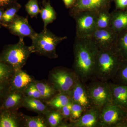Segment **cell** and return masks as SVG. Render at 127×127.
Masks as SVG:
<instances>
[{
  "mask_svg": "<svg viewBox=\"0 0 127 127\" xmlns=\"http://www.w3.org/2000/svg\"><path fill=\"white\" fill-rule=\"evenodd\" d=\"M99 49L90 38L76 37L73 46V70L85 83L94 78L95 64Z\"/></svg>",
  "mask_w": 127,
  "mask_h": 127,
  "instance_id": "cell-1",
  "label": "cell"
},
{
  "mask_svg": "<svg viewBox=\"0 0 127 127\" xmlns=\"http://www.w3.org/2000/svg\"><path fill=\"white\" fill-rule=\"evenodd\" d=\"M124 60L116 47L99 50L94 78L103 82H108L112 79Z\"/></svg>",
  "mask_w": 127,
  "mask_h": 127,
  "instance_id": "cell-2",
  "label": "cell"
},
{
  "mask_svg": "<svg viewBox=\"0 0 127 127\" xmlns=\"http://www.w3.org/2000/svg\"><path fill=\"white\" fill-rule=\"evenodd\" d=\"M67 38L66 36L56 35L47 28L43 29L31 39L32 44L30 46L32 53L55 59L58 57L56 53L57 46Z\"/></svg>",
  "mask_w": 127,
  "mask_h": 127,
  "instance_id": "cell-3",
  "label": "cell"
},
{
  "mask_svg": "<svg viewBox=\"0 0 127 127\" xmlns=\"http://www.w3.org/2000/svg\"><path fill=\"white\" fill-rule=\"evenodd\" d=\"M32 53L30 46L25 45L24 39L19 38L17 43L6 46L0 53V57L16 71L23 68Z\"/></svg>",
  "mask_w": 127,
  "mask_h": 127,
  "instance_id": "cell-4",
  "label": "cell"
},
{
  "mask_svg": "<svg viewBox=\"0 0 127 127\" xmlns=\"http://www.w3.org/2000/svg\"><path fill=\"white\" fill-rule=\"evenodd\" d=\"M48 77L49 82L58 92L67 94L79 80L73 70L62 67L52 70Z\"/></svg>",
  "mask_w": 127,
  "mask_h": 127,
  "instance_id": "cell-5",
  "label": "cell"
},
{
  "mask_svg": "<svg viewBox=\"0 0 127 127\" xmlns=\"http://www.w3.org/2000/svg\"><path fill=\"white\" fill-rule=\"evenodd\" d=\"M127 110L113 103L100 109L99 123L101 127H127Z\"/></svg>",
  "mask_w": 127,
  "mask_h": 127,
  "instance_id": "cell-6",
  "label": "cell"
},
{
  "mask_svg": "<svg viewBox=\"0 0 127 127\" xmlns=\"http://www.w3.org/2000/svg\"><path fill=\"white\" fill-rule=\"evenodd\" d=\"M88 96L92 107L101 109L113 103L109 83L98 80L87 86Z\"/></svg>",
  "mask_w": 127,
  "mask_h": 127,
  "instance_id": "cell-7",
  "label": "cell"
},
{
  "mask_svg": "<svg viewBox=\"0 0 127 127\" xmlns=\"http://www.w3.org/2000/svg\"><path fill=\"white\" fill-rule=\"evenodd\" d=\"M98 12L84 11L73 17L76 23V37L88 38L96 30V21Z\"/></svg>",
  "mask_w": 127,
  "mask_h": 127,
  "instance_id": "cell-8",
  "label": "cell"
},
{
  "mask_svg": "<svg viewBox=\"0 0 127 127\" xmlns=\"http://www.w3.org/2000/svg\"><path fill=\"white\" fill-rule=\"evenodd\" d=\"M113 0H75V3L69 11L73 17L76 14L84 11L99 12L109 10Z\"/></svg>",
  "mask_w": 127,
  "mask_h": 127,
  "instance_id": "cell-9",
  "label": "cell"
},
{
  "mask_svg": "<svg viewBox=\"0 0 127 127\" xmlns=\"http://www.w3.org/2000/svg\"><path fill=\"white\" fill-rule=\"evenodd\" d=\"M118 33L111 28L96 29L90 38L99 50L116 47Z\"/></svg>",
  "mask_w": 127,
  "mask_h": 127,
  "instance_id": "cell-10",
  "label": "cell"
},
{
  "mask_svg": "<svg viewBox=\"0 0 127 127\" xmlns=\"http://www.w3.org/2000/svg\"><path fill=\"white\" fill-rule=\"evenodd\" d=\"M6 28L12 34L21 39L25 37L31 39L37 33L30 26L27 17L17 15Z\"/></svg>",
  "mask_w": 127,
  "mask_h": 127,
  "instance_id": "cell-11",
  "label": "cell"
},
{
  "mask_svg": "<svg viewBox=\"0 0 127 127\" xmlns=\"http://www.w3.org/2000/svg\"><path fill=\"white\" fill-rule=\"evenodd\" d=\"M100 110L96 107H91L78 119L68 124V127H101L99 121Z\"/></svg>",
  "mask_w": 127,
  "mask_h": 127,
  "instance_id": "cell-12",
  "label": "cell"
},
{
  "mask_svg": "<svg viewBox=\"0 0 127 127\" xmlns=\"http://www.w3.org/2000/svg\"><path fill=\"white\" fill-rule=\"evenodd\" d=\"M67 95L72 102L80 104L86 110L92 107L87 86L80 80L77 82Z\"/></svg>",
  "mask_w": 127,
  "mask_h": 127,
  "instance_id": "cell-13",
  "label": "cell"
},
{
  "mask_svg": "<svg viewBox=\"0 0 127 127\" xmlns=\"http://www.w3.org/2000/svg\"><path fill=\"white\" fill-rule=\"evenodd\" d=\"M34 80L22 69L15 71L9 82V90L23 93L28 86Z\"/></svg>",
  "mask_w": 127,
  "mask_h": 127,
  "instance_id": "cell-14",
  "label": "cell"
},
{
  "mask_svg": "<svg viewBox=\"0 0 127 127\" xmlns=\"http://www.w3.org/2000/svg\"><path fill=\"white\" fill-rule=\"evenodd\" d=\"M24 96L23 93L21 92L9 90L0 103V110H18L22 106Z\"/></svg>",
  "mask_w": 127,
  "mask_h": 127,
  "instance_id": "cell-15",
  "label": "cell"
},
{
  "mask_svg": "<svg viewBox=\"0 0 127 127\" xmlns=\"http://www.w3.org/2000/svg\"><path fill=\"white\" fill-rule=\"evenodd\" d=\"M20 127L21 120L17 110H0V127Z\"/></svg>",
  "mask_w": 127,
  "mask_h": 127,
  "instance_id": "cell-16",
  "label": "cell"
},
{
  "mask_svg": "<svg viewBox=\"0 0 127 127\" xmlns=\"http://www.w3.org/2000/svg\"><path fill=\"white\" fill-rule=\"evenodd\" d=\"M113 103L127 110V85L109 83Z\"/></svg>",
  "mask_w": 127,
  "mask_h": 127,
  "instance_id": "cell-17",
  "label": "cell"
},
{
  "mask_svg": "<svg viewBox=\"0 0 127 127\" xmlns=\"http://www.w3.org/2000/svg\"><path fill=\"white\" fill-rule=\"evenodd\" d=\"M42 101H43L40 99L29 97L24 95L22 102V106L39 114L45 115L52 109Z\"/></svg>",
  "mask_w": 127,
  "mask_h": 127,
  "instance_id": "cell-18",
  "label": "cell"
},
{
  "mask_svg": "<svg viewBox=\"0 0 127 127\" xmlns=\"http://www.w3.org/2000/svg\"><path fill=\"white\" fill-rule=\"evenodd\" d=\"M111 14V28L118 33L127 28V11L116 9Z\"/></svg>",
  "mask_w": 127,
  "mask_h": 127,
  "instance_id": "cell-19",
  "label": "cell"
},
{
  "mask_svg": "<svg viewBox=\"0 0 127 127\" xmlns=\"http://www.w3.org/2000/svg\"><path fill=\"white\" fill-rule=\"evenodd\" d=\"M34 83L40 94L42 101L50 100L59 93L49 81H34Z\"/></svg>",
  "mask_w": 127,
  "mask_h": 127,
  "instance_id": "cell-20",
  "label": "cell"
},
{
  "mask_svg": "<svg viewBox=\"0 0 127 127\" xmlns=\"http://www.w3.org/2000/svg\"><path fill=\"white\" fill-rule=\"evenodd\" d=\"M22 127H49L45 115L39 114L36 116H29L20 113Z\"/></svg>",
  "mask_w": 127,
  "mask_h": 127,
  "instance_id": "cell-21",
  "label": "cell"
},
{
  "mask_svg": "<svg viewBox=\"0 0 127 127\" xmlns=\"http://www.w3.org/2000/svg\"><path fill=\"white\" fill-rule=\"evenodd\" d=\"M71 101L67 94L59 93L50 100L45 101V102L51 109L58 110Z\"/></svg>",
  "mask_w": 127,
  "mask_h": 127,
  "instance_id": "cell-22",
  "label": "cell"
},
{
  "mask_svg": "<svg viewBox=\"0 0 127 127\" xmlns=\"http://www.w3.org/2000/svg\"><path fill=\"white\" fill-rule=\"evenodd\" d=\"M41 17L43 21V29H46L48 25L51 23L56 19V13L50 2L44 4L40 9Z\"/></svg>",
  "mask_w": 127,
  "mask_h": 127,
  "instance_id": "cell-23",
  "label": "cell"
},
{
  "mask_svg": "<svg viewBox=\"0 0 127 127\" xmlns=\"http://www.w3.org/2000/svg\"><path fill=\"white\" fill-rule=\"evenodd\" d=\"M116 47L124 60H127V28L118 33Z\"/></svg>",
  "mask_w": 127,
  "mask_h": 127,
  "instance_id": "cell-24",
  "label": "cell"
},
{
  "mask_svg": "<svg viewBox=\"0 0 127 127\" xmlns=\"http://www.w3.org/2000/svg\"><path fill=\"white\" fill-rule=\"evenodd\" d=\"M18 4H13L5 9L2 16L1 26L6 27L11 22L21 8Z\"/></svg>",
  "mask_w": 127,
  "mask_h": 127,
  "instance_id": "cell-25",
  "label": "cell"
},
{
  "mask_svg": "<svg viewBox=\"0 0 127 127\" xmlns=\"http://www.w3.org/2000/svg\"><path fill=\"white\" fill-rule=\"evenodd\" d=\"M111 14L109 10H103L98 13L96 29H104L110 28Z\"/></svg>",
  "mask_w": 127,
  "mask_h": 127,
  "instance_id": "cell-26",
  "label": "cell"
},
{
  "mask_svg": "<svg viewBox=\"0 0 127 127\" xmlns=\"http://www.w3.org/2000/svg\"><path fill=\"white\" fill-rule=\"evenodd\" d=\"M44 115L49 127H58L64 120L61 113L55 109H51Z\"/></svg>",
  "mask_w": 127,
  "mask_h": 127,
  "instance_id": "cell-27",
  "label": "cell"
},
{
  "mask_svg": "<svg viewBox=\"0 0 127 127\" xmlns=\"http://www.w3.org/2000/svg\"><path fill=\"white\" fill-rule=\"evenodd\" d=\"M112 80L116 84L127 85V60H124Z\"/></svg>",
  "mask_w": 127,
  "mask_h": 127,
  "instance_id": "cell-28",
  "label": "cell"
},
{
  "mask_svg": "<svg viewBox=\"0 0 127 127\" xmlns=\"http://www.w3.org/2000/svg\"><path fill=\"white\" fill-rule=\"evenodd\" d=\"M14 71V69L0 57V83H9Z\"/></svg>",
  "mask_w": 127,
  "mask_h": 127,
  "instance_id": "cell-29",
  "label": "cell"
},
{
  "mask_svg": "<svg viewBox=\"0 0 127 127\" xmlns=\"http://www.w3.org/2000/svg\"><path fill=\"white\" fill-rule=\"evenodd\" d=\"M25 9L32 18H37L40 12L37 0H29L25 5Z\"/></svg>",
  "mask_w": 127,
  "mask_h": 127,
  "instance_id": "cell-30",
  "label": "cell"
},
{
  "mask_svg": "<svg viewBox=\"0 0 127 127\" xmlns=\"http://www.w3.org/2000/svg\"><path fill=\"white\" fill-rule=\"evenodd\" d=\"M86 111V110L81 105L76 103L72 102L70 119V122L78 119Z\"/></svg>",
  "mask_w": 127,
  "mask_h": 127,
  "instance_id": "cell-31",
  "label": "cell"
},
{
  "mask_svg": "<svg viewBox=\"0 0 127 127\" xmlns=\"http://www.w3.org/2000/svg\"><path fill=\"white\" fill-rule=\"evenodd\" d=\"M25 96L42 100L40 94L34 83L32 82L25 89L23 92Z\"/></svg>",
  "mask_w": 127,
  "mask_h": 127,
  "instance_id": "cell-32",
  "label": "cell"
},
{
  "mask_svg": "<svg viewBox=\"0 0 127 127\" xmlns=\"http://www.w3.org/2000/svg\"><path fill=\"white\" fill-rule=\"evenodd\" d=\"M72 101L69 103L67 105L63 107L61 109L58 110L61 113L65 120H70L71 117V109Z\"/></svg>",
  "mask_w": 127,
  "mask_h": 127,
  "instance_id": "cell-33",
  "label": "cell"
},
{
  "mask_svg": "<svg viewBox=\"0 0 127 127\" xmlns=\"http://www.w3.org/2000/svg\"><path fill=\"white\" fill-rule=\"evenodd\" d=\"M9 83H0V103L9 91Z\"/></svg>",
  "mask_w": 127,
  "mask_h": 127,
  "instance_id": "cell-34",
  "label": "cell"
},
{
  "mask_svg": "<svg viewBox=\"0 0 127 127\" xmlns=\"http://www.w3.org/2000/svg\"><path fill=\"white\" fill-rule=\"evenodd\" d=\"M117 10H126L127 7V0H114Z\"/></svg>",
  "mask_w": 127,
  "mask_h": 127,
  "instance_id": "cell-35",
  "label": "cell"
},
{
  "mask_svg": "<svg viewBox=\"0 0 127 127\" xmlns=\"http://www.w3.org/2000/svg\"><path fill=\"white\" fill-rule=\"evenodd\" d=\"M15 0H0V8L4 9L13 5Z\"/></svg>",
  "mask_w": 127,
  "mask_h": 127,
  "instance_id": "cell-36",
  "label": "cell"
},
{
  "mask_svg": "<svg viewBox=\"0 0 127 127\" xmlns=\"http://www.w3.org/2000/svg\"><path fill=\"white\" fill-rule=\"evenodd\" d=\"M66 7L67 8H71L75 3V0H63Z\"/></svg>",
  "mask_w": 127,
  "mask_h": 127,
  "instance_id": "cell-37",
  "label": "cell"
},
{
  "mask_svg": "<svg viewBox=\"0 0 127 127\" xmlns=\"http://www.w3.org/2000/svg\"><path fill=\"white\" fill-rule=\"evenodd\" d=\"M5 9L0 8V28L1 26V21H2V16Z\"/></svg>",
  "mask_w": 127,
  "mask_h": 127,
  "instance_id": "cell-38",
  "label": "cell"
},
{
  "mask_svg": "<svg viewBox=\"0 0 127 127\" xmlns=\"http://www.w3.org/2000/svg\"><path fill=\"white\" fill-rule=\"evenodd\" d=\"M126 10V11H127V9H126V10Z\"/></svg>",
  "mask_w": 127,
  "mask_h": 127,
  "instance_id": "cell-39",
  "label": "cell"
},
{
  "mask_svg": "<svg viewBox=\"0 0 127 127\" xmlns=\"http://www.w3.org/2000/svg\"></svg>",
  "mask_w": 127,
  "mask_h": 127,
  "instance_id": "cell-40",
  "label": "cell"
}]
</instances>
